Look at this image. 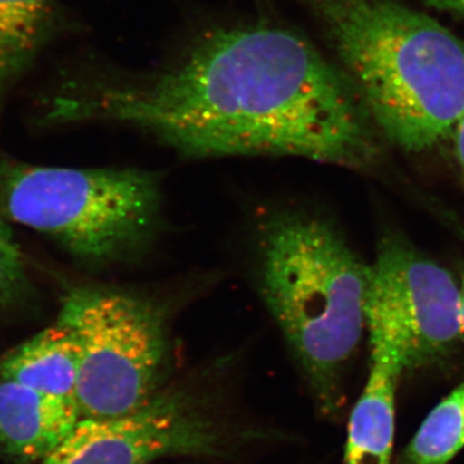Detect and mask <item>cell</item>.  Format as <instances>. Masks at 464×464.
Wrapping results in <instances>:
<instances>
[{"label": "cell", "instance_id": "obj_5", "mask_svg": "<svg viewBox=\"0 0 464 464\" xmlns=\"http://www.w3.org/2000/svg\"><path fill=\"white\" fill-rule=\"evenodd\" d=\"M57 320L78 343L82 418L130 413L160 392L169 337L166 313L155 302L121 290L72 289Z\"/></svg>", "mask_w": 464, "mask_h": 464}, {"label": "cell", "instance_id": "obj_12", "mask_svg": "<svg viewBox=\"0 0 464 464\" xmlns=\"http://www.w3.org/2000/svg\"><path fill=\"white\" fill-rule=\"evenodd\" d=\"M464 448V383L436 405L409 442L404 464H449Z\"/></svg>", "mask_w": 464, "mask_h": 464}, {"label": "cell", "instance_id": "obj_13", "mask_svg": "<svg viewBox=\"0 0 464 464\" xmlns=\"http://www.w3.org/2000/svg\"><path fill=\"white\" fill-rule=\"evenodd\" d=\"M25 283L23 255L11 228L0 215V304L17 297Z\"/></svg>", "mask_w": 464, "mask_h": 464}, {"label": "cell", "instance_id": "obj_15", "mask_svg": "<svg viewBox=\"0 0 464 464\" xmlns=\"http://www.w3.org/2000/svg\"><path fill=\"white\" fill-rule=\"evenodd\" d=\"M433 7L464 14V0H426Z\"/></svg>", "mask_w": 464, "mask_h": 464}, {"label": "cell", "instance_id": "obj_2", "mask_svg": "<svg viewBox=\"0 0 464 464\" xmlns=\"http://www.w3.org/2000/svg\"><path fill=\"white\" fill-rule=\"evenodd\" d=\"M372 123L408 152L435 148L464 115V43L395 0H314Z\"/></svg>", "mask_w": 464, "mask_h": 464}, {"label": "cell", "instance_id": "obj_14", "mask_svg": "<svg viewBox=\"0 0 464 464\" xmlns=\"http://www.w3.org/2000/svg\"><path fill=\"white\" fill-rule=\"evenodd\" d=\"M451 137H453L454 142V154H456L458 164H459L460 170H462L464 176V115L458 121L453 133H451Z\"/></svg>", "mask_w": 464, "mask_h": 464}, {"label": "cell", "instance_id": "obj_9", "mask_svg": "<svg viewBox=\"0 0 464 464\" xmlns=\"http://www.w3.org/2000/svg\"><path fill=\"white\" fill-rule=\"evenodd\" d=\"M81 418L76 400L0 382V442L21 459L44 460Z\"/></svg>", "mask_w": 464, "mask_h": 464}, {"label": "cell", "instance_id": "obj_11", "mask_svg": "<svg viewBox=\"0 0 464 464\" xmlns=\"http://www.w3.org/2000/svg\"><path fill=\"white\" fill-rule=\"evenodd\" d=\"M51 26V0H0V92L30 65Z\"/></svg>", "mask_w": 464, "mask_h": 464}, {"label": "cell", "instance_id": "obj_1", "mask_svg": "<svg viewBox=\"0 0 464 464\" xmlns=\"http://www.w3.org/2000/svg\"><path fill=\"white\" fill-rule=\"evenodd\" d=\"M52 121L132 125L188 158L275 155L371 167V118L304 36L271 24L208 33L176 63L54 101Z\"/></svg>", "mask_w": 464, "mask_h": 464}, {"label": "cell", "instance_id": "obj_10", "mask_svg": "<svg viewBox=\"0 0 464 464\" xmlns=\"http://www.w3.org/2000/svg\"><path fill=\"white\" fill-rule=\"evenodd\" d=\"M79 348L61 322L38 333L8 353L0 364L2 380L14 381L48 395L76 400Z\"/></svg>", "mask_w": 464, "mask_h": 464}, {"label": "cell", "instance_id": "obj_4", "mask_svg": "<svg viewBox=\"0 0 464 464\" xmlns=\"http://www.w3.org/2000/svg\"><path fill=\"white\" fill-rule=\"evenodd\" d=\"M160 183L142 169H70L0 159V215L92 265L141 255L160 222Z\"/></svg>", "mask_w": 464, "mask_h": 464}, {"label": "cell", "instance_id": "obj_7", "mask_svg": "<svg viewBox=\"0 0 464 464\" xmlns=\"http://www.w3.org/2000/svg\"><path fill=\"white\" fill-rule=\"evenodd\" d=\"M210 423L185 392H158L130 413L81 418L44 464H155L206 454L216 444Z\"/></svg>", "mask_w": 464, "mask_h": 464}, {"label": "cell", "instance_id": "obj_8", "mask_svg": "<svg viewBox=\"0 0 464 464\" xmlns=\"http://www.w3.org/2000/svg\"><path fill=\"white\" fill-rule=\"evenodd\" d=\"M368 335V380L348 422L343 464H391L392 457L396 392L404 364L392 342L380 333Z\"/></svg>", "mask_w": 464, "mask_h": 464}, {"label": "cell", "instance_id": "obj_6", "mask_svg": "<svg viewBox=\"0 0 464 464\" xmlns=\"http://www.w3.org/2000/svg\"><path fill=\"white\" fill-rule=\"evenodd\" d=\"M366 332L395 344L405 372L444 362L462 341L460 283L402 237H383L369 266Z\"/></svg>", "mask_w": 464, "mask_h": 464}, {"label": "cell", "instance_id": "obj_16", "mask_svg": "<svg viewBox=\"0 0 464 464\" xmlns=\"http://www.w3.org/2000/svg\"><path fill=\"white\" fill-rule=\"evenodd\" d=\"M460 337L464 341V276L460 280Z\"/></svg>", "mask_w": 464, "mask_h": 464}, {"label": "cell", "instance_id": "obj_3", "mask_svg": "<svg viewBox=\"0 0 464 464\" xmlns=\"http://www.w3.org/2000/svg\"><path fill=\"white\" fill-rule=\"evenodd\" d=\"M262 297L325 413L341 402V375L366 331L369 266L337 228L285 210L259 243Z\"/></svg>", "mask_w": 464, "mask_h": 464}]
</instances>
